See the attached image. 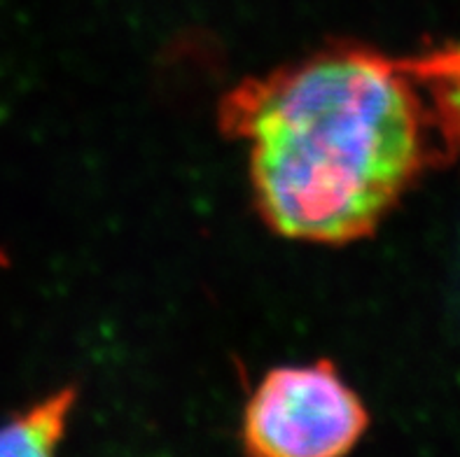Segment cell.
I'll use <instances>...</instances> for the list:
<instances>
[{
  "label": "cell",
  "mask_w": 460,
  "mask_h": 457,
  "mask_svg": "<svg viewBox=\"0 0 460 457\" xmlns=\"http://www.w3.org/2000/svg\"><path fill=\"white\" fill-rule=\"evenodd\" d=\"M438 68V52L330 45L234 87L220 122L248 150L262 220L306 243L369 236L456 152Z\"/></svg>",
  "instance_id": "obj_1"
},
{
  "label": "cell",
  "mask_w": 460,
  "mask_h": 457,
  "mask_svg": "<svg viewBox=\"0 0 460 457\" xmlns=\"http://www.w3.org/2000/svg\"><path fill=\"white\" fill-rule=\"evenodd\" d=\"M369 413L332 362L276 366L245 406V451L262 457L344 455L367 432Z\"/></svg>",
  "instance_id": "obj_2"
},
{
  "label": "cell",
  "mask_w": 460,
  "mask_h": 457,
  "mask_svg": "<svg viewBox=\"0 0 460 457\" xmlns=\"http://www.w3.org/2000/svg\"><path fill=\"white\" fill-rule=\"evenodd\" d=\"M75 390L61 388L0 425V455H52L66 439Z\"/></svg>",
  "instance_id": "obj_3"
}]
</instances>
